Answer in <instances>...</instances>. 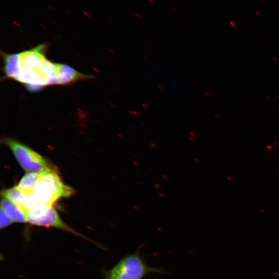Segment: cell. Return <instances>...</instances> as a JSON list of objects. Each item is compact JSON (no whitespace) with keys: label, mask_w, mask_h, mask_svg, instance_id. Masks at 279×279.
<instances>
[{"label":"cell","mask_w":279,"mask_h":279,"mask_svg":"<svg viewBox=\"0 0 279 279\" xmlns=\"http://www.w3.org/2000/svg\"><path fill=\"white\" fill-rule=\"evenodd\" d=\"M1 209L14 222H28L27 214L19 206L12 201L6 198L2 199Z\"/></svg>","instance_id":"ba28073f"},{"label":"cell","mask_w":279,"mask_h":279,"mask_svg":"<svg viewBox=\"0 0 279 279\" xmlns=\"http://www.w3.org/2000/svg\"><path fill=\"white\" fill-rule=\"evenodd\" d=\"M141 248L142 246L134 253L124 256L110 270L103 271V279H143L150 274L166 275L163 268L148 265L141 255Z\"/></svg>","instance_id":"7a4b0ae2"},{"label":"cell","mask_w":279,"mask_h":279,"mask_svg":"<svg viewBox=\"0 0 279 279\" xmlns=\"http://www.w3.org/2000/svg\"><path fill=\"white\" fill-rule=\"evenodd\" d=\"M0 219H1V223H0V228L3 229L7 226L12 224L14 221L10 218V217L2 210H1L0 213Z\"/></svg>","instance_id":"8fae6325"},{"label":"cell","mask_w":279,"mask_h":279,"mask_svg":"<svg viewBox=\"0 0 279 279\" xmlns=\"http://www.w3.org/2000/svg\"><path fill=\"white\" fill-rule=\"evenodd\" d=\"M84 14L85 15H86V16H88V17H92V15H91L90 13H89L88 12H84Z\"/></svg>","instance_id":"2e32d148"},{"label":"cell","mask_w":279,"mask_h":279,"mask_svg":"<svg viewBox=\"0 0 279 279\" xmlns=\"http://www.w3.org/2000/svg\"><path fill=\"white\" fill-rule=\"evenodd\" d=\"M58 85L68 86L81 80L93 79L92 75L81 73L66 64L57 63Z\"/></svg>","instance_id":"277c9868"},{"label":"cell","mask_w":279,"mask_h":279,"mask_svg":"<svg viewBox=\"0 0 279 279\" xmlns=\"http://www.w3.org/2000/svg\"><path fill=\"white\" fill-rule=\"evenodd\" d=\"M2 142L13 152L20 166L28 173H57L54 165L25 145L12 139L5 138Z\"/></svg>","instance_id":"3957f363"},{"label":"cell","mask_w":279,"mask_h":279,"mask_svg":"<svg viewBox=\"0 0 279 279\" xmlns=\"http://www.w3.org/2000/svg\"><path fill=\"white\" fill-rule=\"evenodd\" d=\"M170 10H171V12H172L174 13H177L178 12V10L177 9V8H175L174 6L171 7Z\"/></svg>","instance_id":"5bb4252c"},{"label":"cell","mask_w":279,"mask_h":279,"mask_svg":"<svg viewBox=\"0 0 279 279\" xmlns=\"http://www.w3.org/2000/svg\"><path fill=\"white\" fill-rule=\"evenodd\" d=\"M260 2L263 3L264 2V0H258Z\"/></svg>","instance_id":"d6986e66"},{"label":"cell","mask_w":279,"mask_h":279,"mask_svg":"<svg viewBox=\"0 0 279 279\" xmlns=\"http://www.w3.org/2000/svg\"><path fill=\"white\" fill-rule=\"evenodd\" d=\"M255 13L258 16H261L262 15V13L260 11H258V10H255Z\"/></svg>","instance_id":"9a60e30c"},{"label":"cell","mask_w":279,"mask_h":279,"mask_svg":"<svg viewBox=\"0 0 279 279\" xmlns=\"http://www.w3.org/2000/svg\"><path fill=\"white\" fill-rule=\"evenodd\" d=\"M147 1L150 4H153L155 2V0H147Z\"/></svg>","instance_id":"ac0fdd59"},{"label":"cell","mask_w":279,"mask_h":279,"mask_svg":"<svg viewBox=\"0 0 279 279\" xmlns=\"http://www.w3.org/2000/svg\"><path fill=\"white\" fill-rule=\"evenodd\" d=\"M39 178L40 173H28L20 180L18 187L27 194H32L34 186Z\"/></svg>","instance_id":"9c48e42d"},{"label":"cell","mask_w":279,"mask_h":279,"mask_svg":"<svg viewBox=\"0 0 279 279\" xmlns=\"http://www.w3.org/2000/svg\"><path fill=\"white\" fill-rule=\"evenodd\" d=\"M47 44H41L19 53V74L17 81L24 86L43 87L58 85L57 63L46 56Z\"/></svg>","instance_id":"6da1fadb"},{"label":"cell","mask_w":279,"mask_h":279,"mask_svg":"<svg viewBox=\"0 0 279 279\" xmlns=\"http://www.w3.org/2000/svg\"><path fill=\"white\" fill-rule=\"evenodd\" d=\"M32 194L39 203L49 206L59 198L48 185L40 180L35 185Z\"/></svg>","instance_id":"8992f818"},{"label":"cell","mask_w":279,"mask_h":279,"mask_svg":"<svg viewBox=\"0 0 279 279\" xmlns=\"http://www.w3.org/2000/svg\"><path fill=\"white\" fill-rule=\"evenodd\" d=\"M129 114H130V115H133V116H140V113L138 111H136V110H130L129 111Z\"/></svg>","instance_id":"7c38bea8"},{"label":"cell","mask_w":279,"mask_h":279,"mask_svg":"<svg viewBox=\"0 0 279 279\" xmlns=\"http://www.w3.org/2000/svg\"><path fill=\"white\" fill-rule=\"evenodd\" d=\"M134 17H136L138 19H141L142 18V15L138 12H135L133 14Z\"/></svg>","instance_id":"4fadbf2b"},{"label":"cell","mask_w":279,"mask_h":279,"mask_svg":"<svg viewBox=\"0 0 279 279\" xmlns=\"http://www.w3.org/2000/svg\"><path fill=\"white\" fill-rule=\"evenodd\" d=\"M39 180L48 185L59 198L69 196L72 193L71 189L62 183L57 173H40Z\"/></svg>","instance_id":"5b68a950"},{"label":"cell","mask_w":279,"mask_h":279,"mask_svg":"<svg viewBox=\"0 0 279 279\" xmlns=\"http://www.w3.org/2000/svg\"><path fill=\"white\" fill-rule=\"evenodd\" d=\"M3 61L4 79L17 81L19 74V54H7L1 52Z\"/></svg>","instance_id":"52a82bcc"},{"label":"cell","mask_w":279,"mask_h":279,"mask_svg":"<svg viewBox=\"0 0 279 279\" xmlns=\"http://www.w3.org/2000/svg\"><path fill=\"white\" fill-rule=\"evenodd\" d=\"M142 106L143 107H144L146 109L149 108V106L147 104H144V103H143V104H142Z\"/></svg>","instance_id":"e0dca14e"},{"label":"cell","mask_w":279,"mask_h":279,"mask_svg":"<svg viewBox=\"0 0 279 279\" xmlns=\"http://www.w3.org/2000/svg\"><path fill=\"white\" fill-rule=\"evenodd\" d=\"M1 194L4 198L16 204L24 211L23 204L27 194L21 190L18 186L2 190Z\"/></svg>","instance_id":"30bf717a"},{"label":"cell","mask_w":279,"mask_h":279,"mask_svg":"<svg viewBox=\"0 0 279 279\" xmlns=\"http://www.w3.org/2000/svg\"></svg>","instance_id":"ffe728a7"}]
</instances>
